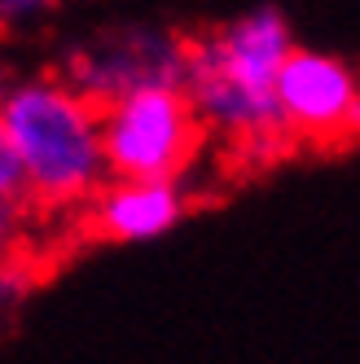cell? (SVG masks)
I'll return each instance as SVG.
<instances>
[{"label":"cell","mask_w":360,"mask_h":364,"mask_svg":"<svg viewBox=\"0 0 360 364\" xmlns=\"http://www.w3.org/2000/svg\"><path fill=\"white\" fill-rule=\"evenodd\" d=\"M290 48L295 31L277 5H255L216 31L185 40L180 92L202 132L220 136L242 159H277L290 141L277 114V70Z\"/></svg>","instance_id":"6da1fadb"},{"label":"cell","mask_w":360,"mask_h":364,"mask_svg":"<svg viewBox=\"0 0 360 364\" xmlns=\"http://www.w3.org/2000/svg\"><path fill=\"white\" fill-rule=\"evenodd\" d=\"M5 136L22 180V198L40 206H80L106 189V149H101V106L80 97L58 75L14 80L0 106Z\"/></svg>","instance_id":"7a4b0ae2"},{"label":"cell","mask_w":360,"mask_h":364,"mask_svg":"<svg viewBox=\"0 0 360 364\" xmlns=\"http://www.w3.org/2000/svg\"><path fill=\"white\" fill-rule=\"evenodd\" d=\"M202 141L207 132L180 88H141L101 106L110 180H185Z\"/></svg>","instance_id":"3957f363"},{"label":"cell","mask_w":360,"mask_h":364,"mask_svg":"<svg viewBox=\"0 0 360 364\" xmlns=\"http://www.w3.org/2000/svg\"><path fill=\"white\" fill-rule=\"evenodd\" d=\"M185 70V40L154 22H115L88 40L70 44L58 80H66L92 106L141 92V88H180Z\"/></svg>","instance_id":"277c9868"},{"label":"cell","mask_w":360,"mask_h":364,"mask_svg":"<svg viewBox=\"0 0 360 364\" xmlns=\"http://www.w3.org/2000/svg\"><path fill=\"white\" fill-rule=\"evenodd\" d=\"M356 97H360V75L325 48L295 44L277 70V114L286 136L303 141L347 136Z\"/></svg>","instance_id":"5b68a950"},{"label":"cell","mask_w":360,"mask_h":364,"mask_svg":"<svg viewBox=\"0 0 360 364\" xmlns=\"http://www.w3.org/2000/svg\"><path fill=\"white\" fill-rule=\"evenodd\" d=\"M194 185L185 180H106L88 202V224L106 242H154L189 215Z\"/></svg>","instance_id":"8992f818"},{"label":"cell","mask_w":360,"mask_h":364,"mask_svg":"<svg viewBox=\"0 0 360 364\" xmlns=\"http://www.w3.org/2000/svg\"><path fill=\"white\" fill-rule=\"evenodd\" d=\"M62 0H0V31H31L36 22L58 14Z\"/></svg>","instance_id":"52a82bcc"},{"label":"cell","mask_w":360,"mask_h":364,"mask_svg":"<svg viewBox=\"0 0 360 364\" xmlns=\"http://www.w3.org/2000/svg\"><path fill=\"white\" fill-rule=\"evenodd\" d=\"M22 202V180H18V167H14V154L0 136V206H18Z\"/></svg>","instance_id":"ba28073f"},{"label":"cell","mask_w":360,"mask_h":364,"mask_svg":"<svg viewBox=\"0 0 360 364\" xmlns=\"http://www.w3.org/2000/svg\"><path fill=\"white\" fill-rule=\"evenodd\" d=\"M18 232H22V211L18 206H0V259H14Z\"/></svg>","instance_id":"9c48e42d"},{"label":"cell","mask_w":360,"mask_h":364,"mask_svg":"<svg viewBox=\"0 0 360 364\" xmlns=\"http://www.w3.org/2000/svg\"><path fill=\"white\" fill-rule=\"evenodd\" d=\"M9 88H14V75H9V66H5V62H0V106H5Z\"/></svg>","instance_id":"30bf717a"},{"label":"cell","mask_w":360,"mask_h":364,"mask_svg":"<svg viewBox=\"0 0 360 364\" xmlns=\"http://www.w3.org/2000/svg\"><path fill=\"white\" fill-rule=\"evenodd\" d=\"M351 132L360 136V97H356V110H351V127H347V136H351Z\"/></svg>","instance_id":"8fae6325"}]
</instances>
